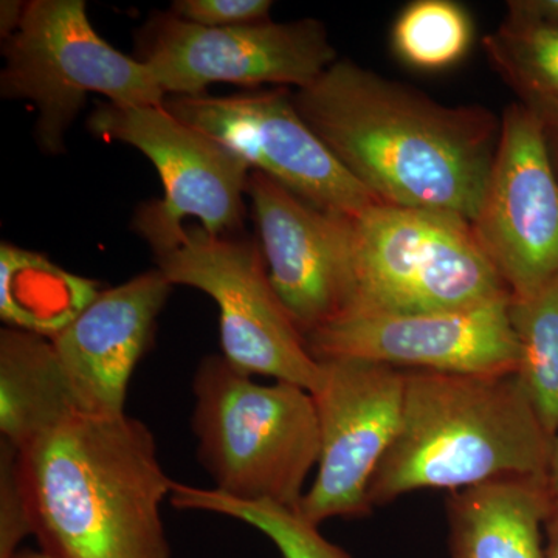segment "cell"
<instances>
[{"mask_svg":"<svg viewBox=\"0 0 558 558\" xmlns=\"http://www.w3.org/2000/svg\"><path fill=\"white\" fill-rule=\"evenodd\" d=\"M100 284L46 256L0 245V318L9 328L53 339L100 295Z\"/></svg>","mask_w":558,"mask_h":558,"instance_id":"cell-18","label":"cell"},{"mask_svg":"<svg viewBox=\"0 0 558 558\" xmlns=\"http://www.w3.org/2000/svg\"><path fill=\"white\" fill-rule=\"evenodd\" d=\"M343 226L347 288L337 319L458 311L510 296L468 220L380 202L344 215Z\"/></svg>","mask_w":558,"mask_h":558,"instance_id":"cell-4","label":"cell"},{"mask_svg":"<svg viewBox=\"0 0 558 558\" xmlns=\"http://www.w3.org/2000/svg\"><path fill=\"white\" fill-rule=\"evenodd\" d=\"M35 535L27 492L22 480L20 451L0 442V558H13L21 543Z\"/></svg>","mask_w":558,"mask_h":558,"instance_id":"cell-23","label":"cell"},{"mask_svg":"<svg viewBox=\"0 0 558 558\" xmlns=\"http://www.w3.org/2000/svg\"><path fill=\"white\" fill-rule=\"evenodd\" d=\"M546 476H517L450 492L451 558H546Z\"/></svg>","mask_w":558,"mask_h":558,"instance_id":"cell-16","label":"cell"},{"mask_svg":"<svg viewBox=\"0 0 558 558\" xmlns=\"http://www.w3.org/2000/svg\"><path fill=\"white\" fill-rule=\"evenodd\" d=\"M165 108L314 207L352 216L380 204L304 121L288 87L168 97Z\"/></svg>","mask_w":558,"mask_h":558,"instance_id":"cell-11","label":"cell"},{"mask_svg":"<svg viewBox=\"0 0 558 558\" xmlns=\"http://www.w3.org/2000/svg\"><path fill=\"white\" fill-rule=\"evenodd\" d=\"M550 492L558 497V433L554 436L553 447H550V457L548 473H546Z\"/></svg>","mask_w":558,"mask_h":558,"instance_id":"cell-29","label":"cell"},{"mask_svg":"<svg viewBox=\"0 0 558 558\" xmlns=\"http://www.w3.org/2000/svg\"><path fill=\"white\" fill-rule=\"evenodd\" d=\"M293 102L377 201L475 219L501 134V119L492 110L440 105L339 60L296 89Z\"/></svg>","mask_w":558,"mask_h":558,"instance_id":"cell-1","label":"cell"},{"mask_svg":"<svg viewBox=\"0 0 558 558\" xmlns=\"http://www.w3.org/2000/svg\"><path fill=\"white\" fill-rule=\"evenodd\" d=\"M25 3L27 2H10L3 0L0 3V33L3 40L9 39L14 32L20 28L22 17H24Z\"/></svg>","mask_w":558,"mask_h":558,"instance_id":"cell-27","label":"cell"},{"mask_svg":"<svg viewBox=\"0 0 558 558\" xmlns=\"http://www.w3.org/2000/svg\"><path fill=\"white\" fill-rule=\"evenodd\" d=\"M154 255L172 286L202 290L218 304L220 347L231 365L310 392L322 387V362L278 299L260 245L196 226Z\"/></svg>","mask_w":558,"mask_h":558,"instance_id":"cell-7","label":"cell"},{"mask_svg":"<svg viewBox=\"0 0 558 558\" xmlns=\"http://www.w3.org/2000/svg\"><path fill=\"white\" fill-rule=\"evenodd\" d=\"M483 44L492 68L520 102L558 105V25L508 13Z\"/></svg>","mask_w":558,"mask_h":558,"instance_id":"cell-20","label":"cell"},{"mask_svg":"<svg viewBox=\"0 0 558 558\" xmlns=\"http://www.w3.org/2000/svg\"><path fill=\"white\" fill-rule=\"evenodd\" d=\"M508 13L558 25V0H512L508 2Z\"/></svg>","mask_w":558,"mask_h":558,"instance_id":"cell-25","label":"cell"},{"mask_svg":"<svg viewBox=\"0 0 558 558\" xmlns=\"http://www.w3.org/2000/svg\"><path fill=\"white\" fill-rule=\"evenodd\" d=\"M470 226L510 296L558 275V178L542 123L521 102L502 116L497 154Z\"/></svg>","mask_w":558,"mask_h":558,"instance_id":"cell-12","label":"cell"},{"mask_svg":"<svg viewBox=\"0 0 558 558\" xmlns=\"http://www.w3.org/2000/svg\"><path fill=\"white\" fill-rule=\"evenodd\" d=\"M508 299L465 310L336 319L306 337L315 360L355 359L402 371L515 374Z\"/></svg>","mask_w":558,"mask_h":558,"instance_id":"cell-13","label":"cell"},{"mask_svg":"<svg viewBox=\"0 0 558 558\" xmlns=\"http://www.w3.org/2000/svg\"><path fill=\"white\" fill-rule=\"evenodd\" d=\"M174 286L159 269L101 290L78 317L51 339L81 409L124 413L128 389Z\"/></svg>","mask_w":558,"mask_h":558,"instance_id":"cell-15","label":"cell"},{"mask_svg":"<svg viewBox=\"0 0 558 558\" xmlns=\"http://www.w3.org/2000/svg\"><path fill=\"white\" fill-rule=\"evenodd\" d=\"M20 451L33 527L54 558H171L161 505L175 481L126 413H80Z\"/></svg>","mask_w":558,"mask_h":558,"instance_id":"cell-2","label":"cell"},{"mask_svg":"<svg viewBox=\"0 0 558 558\" xmlns=\"http://www.w3.org/2000/svg\"><path fill=\"white\" fill-rule=\"evenodd\" d=\"M174 508L218 513L248 524L277 546L282 558H352L319 532V526L304 520L296 510L274 502L240 501L219 494L216 488H201L175 483L171 494Z\"/></svg>","mask_w":558,"mask_h":558,"instance_id":"cell-21","label":"cell"},{"mask_svg":"<svg viewBox=\"0 0 558 558\" xmlns=\"http://www.w3.org/2000/svg\"><path fill=\"white\" fill-rule=\"evenodd\" d=\"M546 558H558V497L553 495L548 517L545 521Z\"/></svg>","mask_w":558,"mask_h":558,"instance_id":"cell-28","label":"cell"},{"mask_svg":"<svg viewBox=\"0 0 558 558\" xmlns=\"http://www.w3.org/2000/svg\"><path fill=\"white\" fill-rule=\"evenodd\" d=\"M94 134L134 146L159 171L165 197L140 208L135 229L153 252L170 247L191 216L215 236H233L244 222L252 168L240 154L172 116L165 106H98Z\"/></svg>","mask_w":558,"mask_h":558,"instance_id":"cell-8","label":"cell"},{"mask_svg":"<svg viewBox=\"0 0 558 558\" xmlns=\"http://www.w3.org/2000/svg\"><path fill=\"white\" fill-rule=\"evenodd\" d=\"M312 392L319 427L317 476L296 512L319 526L369 515V487L402 418L405 371L355 359L323 360Z\"/></svg>","mask_w":558,"mask_h":558,"instance_id":"cell-10","label":"cell"},{"mask_svg":"<svg viewBox=\"0 0 558 558\" xmlns=\"http://www.w3.org/2000/svg\"><path fill=\"white\" fill-rule=\"evenodd\" d=\"M553 439L515 374L405 371L398 436L371 483V508L425 488L546 476Z\"/></svg>","mask_w":558,"mask_h":558,"instance_id":"cell-3","label":"cell"},{"mask_svg":"<svg viewBox=\"0 0 558 558\" xmlns=\"http://www.w3.org/2000/svg\"><path fill=\"white\" fill-rule=\"evenodd\" d=\"M13 558H54L44 550L21 549Z\"/></svg>","mask_w":558,"mask_h":558,"instance_id":"cell-30","label":"cell"},{"mask_svg":"<svg viewBox=\"0 0 558 558\" xmlns=\"http://www.w3.org/2000/svg\"><path fill=\"white\" fill-rule=\"evenodd\" d=\"M142 47L140 60L167 97H201L220 83L303 89L337 61L325 25L315 20L209 28L157 14Z\"/></svg>","mask_w":558,"mask_h":558,"instance_id":"cell-9","label":"cell"},{"mask_svg":"<svg viewBox=\"0 0 558 558\" xmlns=\"http://www.w3.org/2000/svg\"><path fill=\"white\" fill-rule=\"evenodd\" d=\"M0 95L38 109L36 137L60 154L64 135L90 94L116 106H165L149 65L113 49L92 27L84 0L25 3L20 28L3 40Z\"/></svg>","mask_w":558,"mask_h":558,"instance_id":"cell-6","label":"cell"},{"mask_svg":"<svg viewBox=\"0 0 558 558\" xmlns=\"http://www.w3.org/2000/svg\"><path fill=\"white\" fill-rule=\"evenodd\" d=\"M509 317L520 348L515 376L554 438L558 433V275L532 292L510 296Z\"/></svg>","mask_w":558,"mask_h":558,"instance_id":"cell-19","label":"cell"},{"mask_svg":"<svg viewBox=\"0 0 558 558\" xmlns=\"http://www.w3.org/2000/svg\"><path fill=\"white\" fill-rule=\"evenodd\" d=\"M252 377L223 355L201 360L191 416L197 458L219 494L299 510L319 458L314 396L289 381Z\"/></svg>","mask_w":558,"mask_h":558,"instance_id":"cell-5","label":"cell"},{"mask_svg":"<svg viewBox=\"0 0 558 558\" xmlns=\"http://www.w3.org/2000/svg\"><path fill=\"white\" fill-rule=\"evenodd\" d=\"M472 43V17L464 7L451 0L409 3L391 31L396 57L424 72L453 68L469 53Z\"/></svg>","mask_w":558,"mask_h":558,"instance_id":"cell-22","label":"cell"},{"mask_svg":"<svg viewBox=\"0 0 558 558\" xmlns=\"http://www.w3.org/2000/svg\"><path fill=\"white\" fill-rule=\"evenodd\" d=\"M84 413L53 343L27 330H0V435L24 449Z\"/></svg>","mask_w":558,"mask_h":558,"instance_id":"cell-17","label":"cell"},{"mask_svg":"<svg viewBox=\"0 0 558 558\" xmlns=\"http://www.w3.org/2000/svg\"><path fill=\"white\" fill-rule=\"evenodd\" d=\"M247 196L278 299L304 339L340 317L347 288L343 216L252 171Z\"/></svg>","mask_w":558,"mask_h":558,"instance_id":"cell-14","label":"cell"},{"mask_svg":"<svg viewBox=\"0 0 558 558\" xmlns=\"http://www.w3.org/2000/svg\"><path fill=\"white\" fill-rule=\"evenodd\" d=\"M526 108L534 110L542 123L550 161L558 178V105L526 106Z\"/></svg>","mask_w":558,"mask_h":558,"instance_id":"cell-26","label":"cell"},{"mask_svg":"<svg viewBox=\"0 0 558 558\" xmlns=\"http://www.w3.org/2000/svg\"><path fill=\"white\" fill-rule=\"evenodd\" d=\"M270 0H178L171 13L201 27H241L269 22Z\"/></svg>","mask_w":558,"mask_h":558,"instance_id":"cell-24","label":"cell"}]
</instances>
